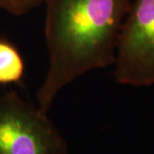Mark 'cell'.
Wrapping results in <instances>:
<instances>
[{
	"mask_svg": "<svg viewBox=\"0 0 154 154\" xmlns=\"http://www.w3.org/2000/svg\"><path fill=\"white\" fill-rule=\"evenodd\" d=\"M133 0H44L49 65L37 93L48 113L57 95L76 78L113 65L122 25Z\"/></svg>",
	"mask_w": 154,
	"mask_h": 154,
	"instance_id": "cell-1",
	"label": "cell"
},
{
	"mask_svg": "<svg viewBox=\"0 0 154 154\" xmlns=\"http://www.w3.org/2000/svg\"><path fill=\"white\" fill-rule=\"evenodd\" d=\"M0 154H68V144L38 105L0 90Z\"/></svg>",
	"mask_w": 154,
	"mask_h": 154,
	"instance_id": "cell-2",
	"label": "cell"
},
{
	"mask_svg": "<svg viewBox=\"0 0 154 154\" xmlns=\"http://www.w3.org/2000/svg\"><path fill=\"white\" fill-rule=\"evenodd\" d=\"M114 65L119 84H154V0H133L118 36Z\"/></svg>",
	"mask_w": 154,
	"mask_h": 154,
	"instance_id": "cell-3",
	"label": "cell"
},
{
	"mask_svg": "<svg viewBox=\"0 0 154 154\" xmlns=\"http://www.w3.org/2000/svg\"><path fill=\"white\" fill-rule=\"evenodd\" d=\"M24 61L13 45L0 39V85L19 82L24 74Z\"/></svg>",
	"mask_w": 154,
	"mask_h": 154,
	"instance_id": "cell-4",
	"label": "cell"
},
{
	"mask_svg": "<svg viewBox=\"0 0 154 154\" xmlns=\"http://www.w3.org/2000/svg\"><path fill=\"white\" fill-rule=\"evenodd\" d=\"M43 3L44 0H0V9L13 16H22Z\"/></svg>",
	"mask_w": 154,
	"mask_h": 154,
	"instance_id": "cell-5",
	"label": "cell"
}]
</instances>
